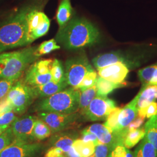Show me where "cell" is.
I'll list each match as a JSON object with an SVG mask.
<instances>
[{"instance_id":"6da1fadb","label":"cell","mask_w":157,"mask_h":157,"mask_svg":"<svg viewBox=\"0 0 157 157\" xmlns=\"http://www.w3.org/2000/svg\"><path fill=\"white\" fill-rule=\"evenodd\" d=\"M56 41L66 49L78 50L97 44L100 33L95 26L84 17L71 19L56 36Z\"/></svg>"},{"instance_id":"7a4b0ae2","label":"cell","mask_w":157,"mask_h":157,"mask_svg":"<svg viewBox=\"0 0 157 157\" xmlns=\"http://www.w3.org/2000/svg\"><path fill=\"white\" fill-rule=\"evenodd\" d=\"M36 3L26 5L0 27V53L17 47L28 45V25L27 15Z\"/></svg>"},{"instance_id":"3957f363","label":"cell","mask_w":157,"mask_h":157,"mask_svg":"<svg viewBox=\"0 0 157 157\" xmlns=\"http://www.w3.org/2000/svg\"><path fill=\"white\" fill-rule=\"evenodd\" d=\"M37 47L0 53V78L17 80L30 64L38 58L34 54Z\"/></svg>"},{"instance_id":"277c9868","label":"cell","mask_w":157,"mask_h":157,"mask_svg":"<svg viewBox=\"0 0 157 157\" xmlns=\"http://www.w3.org/2000/svg\"><path fill=\"white\" fill-rule=\"evenodd\" d=\"M80 91L70 87L46 97L36 105L40 112L71 114L78 111Z\"/></svg>"},{"instance_id":"5b68a950","label":"cell","mask_w":157,"mask_h":157,"mask_svg":"<svg viewBox=\"0 0 157 157\" xmlns=\"http://www.w3.org/2000/svg\"><path fill=\"white\" fill-rule=\"evenodd\" d=\"M39 6L32 9L27 15L28 25L27 44L44 36L48 33L50 27V20L43 12L39 10Z\"/></svg>"},{"instance_id":"8992f818","label":"cell","mask_w":157,"mask_h":157,"mask_svg":"<svg viewBox=\"0 0 157 157\" xmlns=\"http://www.w3.org/2000/svg\"><path fill=\"white\" fill-rule=\"evenodd\" d=\"M93 69L84 54L69 59L65 63V72L67 85L76 89L86 74Z\"/></svg>"},{"instance_id":"52a82bcc","label":"cell","mask_w":157,"mask_h":157,"mask_svg":"<svg viewBox=\"0 0 157 157\" xmlns=\"http://www.w3.org/2000/svg\"><path fill=\"white\" fill-rule=\"evenodd\" d=\"M115 108V101L107 96L97 95L82 114L90 121H104Z\"/></svg>"},{"instance_id":"ba28073f","label":"cell","mask_w":157,"mask_h":157,"mask_svg":"<svg viewBox=\"0 0 157 157\" xmlns=\"http://www.w3.org/2000/svg\"><path fill=\"white\" fill-rule=\"evenodd\" d=\"M53 60L45 59L35 62L27 71L24 83L33 87L45 84L52 79L51 66Z\"/></svg>"},{"instance_id":"9c48e42d","label":"cell","mask_w":157,"mask_h":157,"mask_svg":"<svg viewBox=\"0 0 157 157\" xmlns=\"http://www.w3.org/2000/svg\"><path fill=\"white\" fill-rule=\"evenodd\" d=\"M38 118L42 120L50 128L52 133L59 132L73 124L78 119L76 113L65 114L56 112H40Z\"/></svg>"},{"instance_id":"30bf717a","label":"cell","mask_w":157,"mask_h":157,"mask_svg":"<svg viewBox=\"0 0 157 157\" xmlns=\"http://www.w3.org/2000/svg\"><path fill=\"white\" fill-rule=\"evenodd\" d=\"M41 148L38 143L24 142L15 140L0 152V157H33Z\"/></svg>"},{"instance_id":"8fae6325","label":"cell","mask_w":157,"mask_h":157,"mask_svg":"<svg viewBox=\"0 0 157 157\" xmlns=\"http://www.w3.org/2000/svg\"><path fill=\"white\" fill-rule=\"evenodd\" d=\"M36 119L37 117L33 116L17 118L10 126L15 139L24 142H32L34 140L32 130Z\"/></svg>"},{"instance_id":"7c38bea8","label":"cell","mask_w":157,"mask_h":157,"mask_svg":"<svg viewBox=\"0 0 157 157\" xmlns=\"http://www.w3.org/2000/svg\"><path fill=\"white\" fill-rule=\"evenodd\" d=\"M35 98L32 87L22 81L19 89L10 103L12 107V111L15 113L21 115L25 112Z\"/></svg>"},{"instance_id":"4fadbf2b","label":"cell","mask_w":157,"mask_h":157,"mask_svg":"<svg viewBox=\"0 0 157 157\" xmlns=\"http://www.w3.org/2000/svg\"><path fill=\"white\" fill-rule=\"evenodd\" d=\"M98 71L100 77L115 83H124L129 73V67L124 63L118 62Z\"/></svg>"},{"instance_id":"5bb4252c","label":"cell","mask_w":157,"mask_h":157,"mask_svg":"<svg viewBox=\"0 0 157 157\" xmlns=\"http://www.w3.org/2000/svg\"><path fill=\"white\" fill-rule=\"evenodd\" d=\"M86 129L96 136L100 143L108 144L112 148L118 144H123L122 137L113 133L104 124H93Z\"/></svg>"},{"instance_id":"9a60e30c","label":"cell","mask_w":157,"mask_h":157,"mask_svg":"<svg viewBox=\"0 0 157 157\" xmlns=\"http://www.w3.org/2000/svg\"><path fill=\"white\" fill-rule=\"evenodd\" d=\"M137 95V116L145 119L147 107L157 99V86L147 85L143 86Z\"/></svg>"},{"instance_id":"2e32d148","label":"cell","mask_w":157,"mask_h":157,"mask_svg":"<svg viewBox=\"0 0 157 157\" xmlns=\"http://www.w3.org/2000/svg\"><path fill=\"white\" fill-rule=\"evenodd\" d=\"M137 95L125 107L121 109L118 117V126L119 133L127 129L129 124L134 121L137 117Z\"/></svg>"},{"instance_id":"e0dca14e","label":"cell","mask_w":157,"mask_h":157,"mask_svg":"<svg viewBox=\"0 0 157 157\" xmlns=\"http://www.w3.org/2000/svg\"><path fill=\"white\" fill-rule=\"evenodd\" d=\"M92 62L97 70L118 62L124 63L128 67L131 63L122 54L118 52H112L99 55L95 56Z\"/></svg>"},{"instance_id":"ac0fdd59","label":"cell","mask_w":157,"mask_h":157,"mask_svg":"<svg viewBox=\"0 0 157 157\" xmlns=\"http://www.w3.org/2000/svg\"><path fill=\"white\" fill-rule=\"evenodd\" d=\"M67 86L65 78L59 82L50 80L48 83L37 87H32L36 98H46L64 90Z\"/></svg>"},{"instance_id":"d6986e66","label":"cell","mask_w":157,"mask_h":157,"mask_svg":"<svg viewBox=\"0 0 157 157\" xmlns=\"http://www.w3.org/2000/svg\"><path fill=\"white\" fill-rule=\"evenodd\" d=\"M73 8L71 0H61L56 13V19L59 25V29H61L72 19Z\"/></svg>"},{"instance_id":"ffe728a7","label":"cell","mask_w":157,"mask_h":157,"mask_svg":"<svg viewBox=\"0 0 157 157\" xmlns=\"http://www.w3.org/2000/svg\"><path fill=\"white\" fill-rule=\"evenodd\" d=\"M145 136V130L143 128L130 129L125 135L123 144L127 148H131L139 143Z\"/></svg>"},{"instance_id":"44dd1931","label":"cell","mask_w":157,"mask_h":157,"mask_svg":"<svg viewBox=\"0 0 157 157\" xmlns=\"http://www.w3.org/2000/svg\"><path fill=\"white\" fill-rule=\"evenodd\" d=\"M149 119L144 127V138L154 146L157 151V115Z\"/></svg>"},{"instance_id":"7402d4cb","label":"cell","mask_w":157,"mask_h":157,"mask_svg":"<svg viewBox=\"0 0 157 157\" xmlns=\"http://www.w3.org/2000/svg\"><path fill=\"white\" fill-rule=\"evenodd\" d=\"M124 86V83H115L98 76L96 82V86L97 89V95L107 96L113 90Z\"/></svg>"},{"instance_id":"603a6c76","label":"cell","mask_w":157,"mask_h":157,"mask_svg":"<svg viewBox=\"0 0 157 157\" xmlns=\"http://www.w3.org/2000/svg\"><path fill=\"white\" fill-rule=\"evenodd\" d=\"M51 133L52 132L48 126L42 120L37 118L32 130V136L34 140H43L49 137Z\"/></svg>"},{"instance_id":"cb8c5ba5","label":"cell","mask_w":157,"mask_h":157,"mask_svg":"<svg viewBox=\"0 0 157 157\" xmlns=\"http://www.w3.org/2000/svg\"><path fill=\"white\" fill-rule=\"evenodd\" d=\"M134 157H157V151L150 142L144 137L136 148Z\"/></svg>"},{"instance_id":"d4e9b609","label":"cell","mask_w":157,"mask_h":157,"mask_svg":"<svg viewBox=\"0 0 157 157\" xmlns=\"http://www.w3.org/2000/svg\"><path fill=\"white\" fill-rule=\"evenodd\" d=\"M97 93V89L96 84L90 88L80 91L79 99L78 111L82 114L89 105L90 102L94 98Z\"/></svg>"},{"instance_id":"484cf974","label":"cell","mask_w":157,"mask_h":157,"mask_svg":"<svg viewBox=\"0 0 157 157\" xmlns=\"http://www.w3.org/2000/svg\"><path fill=\"white\" fill-rule=\"evenodd\" d=\"M73 146L80 157H89L94 153V144L92 142H86L82 139H76Z\"/></svg>"},{"instance_id":"4316f807","label":"cell","mask_w":157,"mask_h":157,"mask_svg":"<svg viewBox=\"0 0 157 157\" xmlns=\"http://www.w3.org/2000/svg\"><path fill=\"white\" fill-rule=\"evenodd\" d=\"M61 48V47L57 44L56 40L51 39L42 43L39 47H36L34 54L36 57L39 58L42 56L50 54L54 51Z\"/></svg>"},{"instance_id":"83f0119b","label":"cell","mask_w":157,"mask_h":157,"mask_svg":"<svg viewBox=\"0 0 157 157\" xmlns=\"http://www.w3.org/2000/svg\"><path fill=\"white\" fill-rule=\"evenodd\" d=\"M121 108L117 107L114 108L108 115L106 119V121L104 124L109 129H111L113 133L116 134L120 133L119 132L118 117L119 112L121 111Z\"/></svg>"},{"instance_id":"f1b7e54d","label":"cell","mask_w":157,"mask_h":157,"mask_svg":"<svg viewBox=\"0 0 157 157\" xmlns=\"http://www.w3.org/2000/svg\"><path fill=\"white\" fill-rule=\"evenodd\" d=\"M97 78V74L95 71L93 69L90 70L86 74L80 83L76 87V89H78L80 91H83L90 88L96 84Z\"/></svg>"},{"instance_id":"f546056e","label":"cell","mask_w":157,"mask_h":157,"mask_svg":"<svg viewBox=\"0 0 157 157\" xmlns=\"http://www.w3.org/2000/svg\"><path fill=\"white\" fill-rule=\"evenodd\" d=\"M51 73L52 80L55 82H59L65 78V72L62 67V63L57 59L53 60L51 66Z\"/></svg>"},{"instance_id":"4dcf8cb0","label":"cell","mask_w":157,"mask_h":157,"mask_svg":"<svg viewBox=\"0 0 157 157\" xmlns=\"http://www.w3.org/2000/svg\"><path fill=\"white\" fill-rule=\"evenodd\" d=\"M74 140L73 137L67 135H63L58 137L55 141L53 147L59 148L61 149L64 153H66L72 147Z\"/></svg>"},{"instance_id":"1f68e13d","label":"cell","mask_w":157,"mask_h":157,"mask_svg":"<svg viewBox=\"0 0 157 157\" xmlns=\"http://www.w3.org/2000/svg\"><path fill=\"white\" fill-rule=\"evenodd\" d=\"M157 67V63L144 67L139 71L138 75L143 86H146L149 84L152 78L153 73Z\"/></svg>"},{"instance_id":"d6a6232c","label":"cell","mask_w":157,"mask_h":157,"mask_svg":"<svg viewBox=\"0 0 157 157\" xmlns=\"http://www.w3.org/2000/svg\"><path fill=\"white\" fill-rule=\"evenodd\" d=\"M108 157H134V154L124 144H118L112 148Z\"/></svg>"},{"instance_id":"836d02e7","label":"cell","mask_w":157,"mask_h":157,"mask_svg":"<svg viewBox=\"0 0 157 157\" xmlns=\"http://www.w3.org/2000/svg\"><path fill=\"white\" fill-rule=\"evenodd\" d=\"M14 140L15 137L12 133L11 128L9 127L0 135V152L10 146Z\"/></svg>"},{"instance_id":"e575fe53","label":"cell","mask_w":157,"mask_h":157,"mask_svg":"<svg viewBox=\"0 0 157 157\" xmlns=\"http://www.w3.org/2000/svg\"><path fill=\"white\" fill-rule=\"evenodd\" d=\"M17 80L11 78H0V101L6 97L13 85Z\"/></svg>"},{"instance_id":"d590c367","label":"cell","mask_w":157,"mask_h":157,"mask_svg":"<svg viewBox=\"0 0 157 157\" xmlns=\"http://www.w3.org/2000/svg\"><path fill=\"white\" fill-rule=\"evenodd\" d=\"M17 118V117L13 111L6 112L0 116V126L8 128Z\"/></svg>"},{"instance_id":"8d00e7d4","label":"cell","mask_w":157,"mask_h":157,"mask_svg":"<svg viewBox=\"0 0 157 157\" xmlns=\"http://www.w3.org/2000/svg\"><path fill=\"white\" fill-rule=\"evenodd\" d=\"M112 147L108 144L98 143L95 147L94 154L95 157H108Z\"/></svg>"},{"instance_id":"74e56055","label":"cell","mask_w":157,"mask_h":157,"mask_svg":"<svg viewBox=\"0 0 157 157\" xmlns=\"http://www.w3.org/2000/svg\"><path fill=\"white\" fill-rule=\"evenodd\" d=\"M82 140L86 142H92L94 144L95 146H97L98 143H100L97 137L94 134L90 132L87 129H84L82 132Z\"/></svg>"},{"instance_id":"f35d334b","label":"cell","mask_w":157,"mask_h":157,"mask_svg":"<svg viewBox=\"0 0 157 157\" xmlns=\"http://www.w3.org/2000/svg\"><path fill=\"white\" fill-rule=\"evenodd\" d=\"M156 115H157V102L154 101L147 107L146 117L147 118H150Z\"/></svg>"},{"instance_id":"ab89813d","label":"cell","mask_w":157,"mask_h":157,"mask_svg":"<svg viewBox=\"0 0 157 157\" xmlns=\"http://www.w3.org/2000/svg\"><path fill=\"white\" fill-rule=\"evenodd\" d=\"M11 111H12L11 105L8 101L6 100L4 97L2 100L0 101V116L6 112Z\"/></svg>"},{"instance_id":"60d3db41","label":"cell","mask_w":157,"mask_h":157,"mask_svg":"<svg viewBox=\"0 0 157 157\" xmlns=\"http://www.w3.org/2000/svg\"><path fill=\"white\" fill-rule=\"evenodd\" d=\"M144 120H145L144 118H141L137 116L134 121H133L130 124H129V126H128V130H130V129L140 128L141 126L144 123Z\"/></svg>"},{"instance_id":"b9f144b4","label":"cell","mask_w":157,"mask_h":157,"mask_svg":"<svg viewBox=\"0 0 157 157\" xmlns=\"http://www.w3.org/2000/svg\"><path fill=\"white\" fill-rule=\"evenodd\" d=\"M65 154L67 157H80L79 154L78 153V152L75 150V149L74 148L73 146L70 149V150L69 151L65 153Z\"/></svg>"},{"instance_id":"7bdbcfd3","label":"cell","mask_w":157,"mask_h":157,"mask_svg":"<svg viewBox=\"0 0 157 157\" xmlns=\"http://www.w3.org/2000/svg\"><path fill=\"white\" fill-rule=\"evenodd\" d=\"M148 85H156L157 86V67L153 73L151 79Z\"/></svg>"},{"instance_id":"ee69618b","label":"cell","mask_w":157,"mask_h":157,"mask_svg":"<svg viewBox=\"0 0 157 157\" xmlns=\"http://www.w3.org/2000/svg\"><path fill=\"white\" fill-rule=\"evenodd\" d=\"M45 157H67L65 154H63L58 155H45Z\"/></svg>"},{"instance_id":"f6af8a7d","label":"cell","mask_w":157,"mask_h":157,"mask_svg":"<svg viewBox=\"0 0 157 157\" xmlns=\"http://www.w3.org/2000/svg\"><path fill=\"white\" fill-rule=\"evenodd\" d=\"M8 129V128H4V127H1L0 126V135L1 134H2L5 130H6V129Z\"/></svg>"},{"instance_id":"bcb514c9","label":"cell","mask_w":157,"mask_h":157,"mask_svg":"<svg viewBox=\"0 0 157 157\" xmlns=\"http://www.w3.org/2000/svg\"><path fill=\"white\" fill-rule=\"evenodd\" d=\"M89 157H95V154H94V153L93 154V155H91V156H90Z\"/></svg>"}]
</instances>
